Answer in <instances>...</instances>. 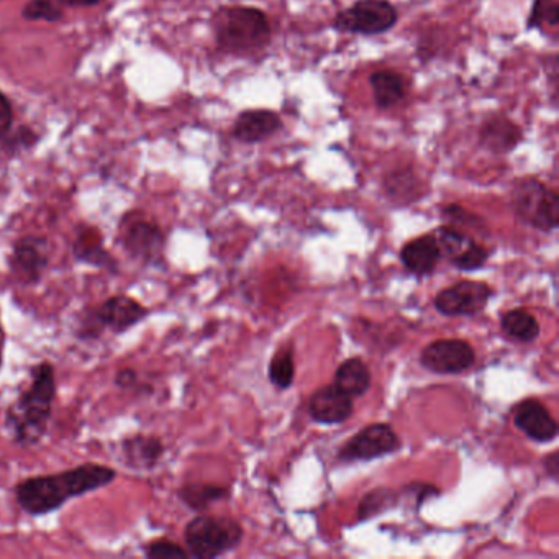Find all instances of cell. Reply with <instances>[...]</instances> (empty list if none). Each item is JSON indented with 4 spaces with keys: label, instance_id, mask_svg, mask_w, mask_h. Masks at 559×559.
Returning a JSON list of instances; mask_svg holds the SVG:
<instances>
[{
    "label": "cell",
    "instance_id": "obj_1",
    "mask_svg": "<svg viewBox=\"0 0 559 559\" xmlns=\"http://www.w3.org/2000/svg\"><path fill=\"white\" fill-rule=\"evenodd\" d=\"M115 478L117 471L110 466L84 463L61 473L22 479L15 486L14 494L23 512L32 517H43L60 510L69 500L109 486Z\"/></svg>",
    "mask_w": 559,
    "mask_h": 559
},
{
    "label": "cell",
    "instance_id": "obj_2",
    "mask_svg": "<svg viewBox=\"0 0 559 559\" xmlns=\"http://www.w3.org/2000/svg\"><path fill=\"white\" fill-rule=\"evenodd\" d=\"M30 376V384L4 414L5 432L23 448L38 445L45 437L56 397L55 368L50 361L33 364Z\"/></svg>",
    "mask_w": 559,
    "mask_h": 559
},
{
    "label": "cell",
    "instance_id": "obj_3",
    "mask_svg": "<svg viewBox=\"0 0 559 559\" xmlns=\"http://www.w3.org/2000/svg\"><path fill=\"white\" fill-rule=\"evenodd\" d=\"M214 33L223 51L245 55L268 45L271 23L268 15L256 7H225L215 15Z\"/></svg>",
    "mask_w": 559,
    "mask_h": 559
},
{
    "label": "cell",
    "instance_id": "obj_4",
    "mask_svg": "<svg viewBox=\"0 0 559 559\" xmlns=\"http://www.w3.org/2000/svg\"><path fill=\"white\" fill-rule=\"evenodd\" d=\"M243 540V528L237 520L200 515L184 528V543L189 556L214 559L230 553Z\"/></svg>",
    "mask_w": 559,
    "mask_h": 559
},
{
    "label": "cell",
    "instance_id": "obj_5",
    "mask_svg": "<svg viewBox=\"0 0 559 559\" xmlns=\"http://www.w3.org/2000/svg\"><path fill=\"white\" fill-rule=\"evenodd\" d=\"M512 207L522 222L541 232H551L559 223V197L535 178H525L512 189Z\"/></svg>",
    "mask_w": 559,
    "mask_h": 559
},
{
    "label": "cell",
    "instance_id": "obj_6",
    "mask_svg": "<svg viewBox=\"0 0 559 559\" xmlns=\"http://www.w3.org/2000/svg\"><path fill=\"white\" fill-rule=\"evenodd\" d=\"M397 22L399 12L389 0H358L341 10L333 20V27L340 32L379 35L396 27Z\"/></svg>",
    "mask_w": 559,
    "mask_h": 559
},
{
    "label": "cell",
    "instance_id": "obj_7",
    "mask_svg": "<svg viewBox=\"0 0 559 559\" xmlns=\"http://www.w3.org/2000/svg\"><path fill=\"white\" fill-rule=\"evenodd\" d=\"M402 441L394 428L387 423H373L346 441L338 451V458L346 463L371 461L392 455L400 450Z\"/></svg>",
    "mask_w": 559,
    "mask_h": 559
},
{
    "label": "cell",
    "instance_id": "obj_8",
    "mask_svg": "<svg viewBox=\"0 0 559 559\" xmlns=\"http://www.w3.org/2000/svg\"><path fill=\"white\" fill-rule=\"evenodd\" d=\"M146 315L148 309L137 299L112 296L94 309L89 322L82 323V327H89L82 335H99L100 330L104 328L112 333H125L130 328L137 327L141 320L146 319Z\"/></svg>",
    "mask_w": 559,
    "mask_h": 559
},
{
    "label": "cell",
    "instance_id": "obj_9",
    "mask_svg": "<svg viewBox=\"0 0 559 559\" xmlns=\"http://www.w3.org/2000/svg\"><path fill=\"white\" fill-rule=\"evenodd\" d=\"M492 297V287L481 281H461L446 287L435 297L438 312L448 317L476 315L486 309Z\"/></svg>",
    "mask_w": 559,
    "mask_h": 559
},
{
    "label": "cell",
    "instance_id": "obj_10",
    "mask_svg": "<svg viewBox=\"0 0 559 559\" xmlns=\"http://www.w3.org/2000/svg\"><path fill=\"white\" fill-rule=\"evenodd\" d=\"M51 248L48 240L38 235L19 238L9 256L10 271L23 284H37L50 264Z\"/></svg>",
    "mask_w": 559,
    "mask_h": 559
},
{
    "label": "cell",
    "instance_id": "obj_11",
    "mask_svg": "<svg viewBox=\"0 0 559 559\" xmlns=\"http://www.w3.org/2000/svg\"><path fill=\"white\" fill-rule=\"evenodd\" d=\"M476 361L473 346L464 340H437L425 346L420 355L423 368L435 374H460Z\"/></svg>",
    "mask_w": 559,
    "mask_h": 559
},
{
    "label": "cell",
    "instance_id": "obj_12",
    "mask_svg": "<svg viewBox=\"0 0 559 559\" xmlns=\"http://www.w3.org/2000/svg\"><path fill=\"white\" fill-rule=\"evenodd\" d=\"M122 246L132 260L145 266H160L164 253V235L156 223L138 220L128 225L123 232Z\"/></svg>",
    "mask_w": 559,
    "mask_h": 559
},
{
    "label": "cell",
    "instance_id": "obj_13",
    "mask_svg": "<svg viewBox=\"0 0 559 559\" xmlns=\"http://www.w3.org/2000/svg\"><path fill=\"white\" fill-rule=\"evenodd\" d=\"M353 397L341 391L335 384L320 387L310 396L309 414L315 422L338 425L353 415Z\"/></svg>",
    "mask_w": 559,
    "mask_h": 559
},
{
    "label": "cell",
    "instance_id": "obj_14",
    "mask_svg": "<svg viewBox=\"0 0 559 559\" xmlns=\"http://www.w3.org/2000/svg\"><path fill=\"white\" fill-rule=\"evenodd\" d=\"M514 423L530 440L538 443H546L558 437V422L537 399L523 400L515 407Z\"/></svg>",
    "mask_w": 559,
    "mask_h": 559
},
{
    "label": "cell",
    "instance_id": "obj_15",
    "mask_svg": "<svg viewBox=\"0 0 559 559\" xmlns=\"http://www.w3.org/2000/svg\"><path fill=\"white\" fill-rule=\"evenodd\" d=\"M281 127V119L273 110L251 109L238 115L232 133L233 137L241 143L253 145V143H260L266 138L273 137Z\"/></svg>",
    "mask_w": 559,
    "mask_h": 559
},
{
    "label": "cell",
    "instance_id": "obj_16",
    "mask_svg": "<svg viewBox=\"0 0 559 559\" xmlns=\"http://www.w3.org/2000/svg\"><path fill=\"white\" fill-rule=\"evenodd\" d=\"M120 450L128 468L138 471L155 469L164 455L163 440L153 435H133L125 438Z\"/></svg>",
    "mask_w": 559,
    "mask_h": 559
},
{
    "label": "cell",
    "instance_id": "obj_17",
    "mask_svg": "<svg viewBox=\"0 0 559 559\" xmlns=\"http://www.w3.org/2000/svg\"><path fill=\"white\" fill-rule=\"evenodd\" d=\"M522 137V128L505 117L487 120L479 130V143L482 148L496 155H505L514 151L522 141Z\"/></svg>",
    "mask_w": 559,
    "mask_h": 559
},
{
    "label": "cell",
    "instance_id": "obj_18",
    "mask_svg": "<svg viewBox=\"0 0 559 559\" xmlns=\"http://www.w3.org/2000/svg\"><path fill=\"white\" fill-rule=\"evenodd\" d=\"M440 260V248L433 235H423L410 240L400 251V261L405 269L415 276L432 274Z\"/></svg>",
    "mask_w": 559,
    "mask_h": 559
},
{
    "label": "cell",
    "instance_id": "obj_19",
    "mask_svg": "<svg viewBox=\"0 0 559 559\" xmlns=\"http://www.w3.org/2000/svg\"><path fill=\"white\" fill-rule=\"evenodd\" d=\"M74 258L79 263L89 264L94 268L115 269L114 256L102 245V235L97 228H82L73 246Z\"/></svg>",
    "mask_w": 559,
    "mask_h": 559
},
{
    "label": "cell",
    "instance_id": "obj_20",
    "mask_svg": "<svg viewBox=\"0 0 559 559\" xmlns=\"http://www.w3.org/2000/svg\"><path fill=\"white\" fill-rule=\"evenodd\" d=\"M369 86L379 109H391L407 94V81L402 74L392 69H379L371 74Z\"/></svg>",
    "mask_w": 559,
    "mask_h": 559
},
{
    "label": "cell",
    "instance_id": "obj_21",
    "mask_svg": "<svg viewBox=\"0 0 559 559\" xmlns=\"http://www.w3.org/2000/svg\"><path fill=\"white\" fill-rule=\"evenodd\" d=\"M333 384L350 397H361L371 389L373 378L368 364L360 358H350L338 366Z\"/></svg>",
    "mask_w": 559,
    "mask_h": 559
},
{
    "label": "cell",
    "instance_id": "obj_22",
    "mask_svg": "<svg viewBox=\"0 0 559 559\" xmlns=\"http://www.w3.org/2000/svg\"><path fill=\"white\" fill-rule=\"evenodd\" d=\"M230 491L227 487L217 486V484H205V482H189L179 487L178 497L182 504L194 510V512H204L215 502L227 499Z\"/></svg>",
    "mask_w": 559,
    "mask_h": 559
},
{
    "label": "cell",
    "instance_id": "obj_23",
    "mask_svg": "<svg viewBox=\"0 0 559 559\" xmlns=\"http://www.w3.org/2000/svg\"><path fill=\"white\" fill-rule=\"evenodd\" d=\"M502 330L514 340L532 343L540 337V323L525 309H514L502 317Z\"/></svg>",
    "mask_w": 559,
    "mask_h": 559
},
{
    "label": "cell",
    "instance_id": "obj_24",
    "mask_svg": "<svg viewBox=\"0 0 559 559\" xmlns=\"http://www.w3.org/2000/svg\"><path fill=\"white\" fill-rule=\"evenodd\" d=\"M432 235L437 240L441 258H446L451 263L456 258H460L464 251L468 250L469 246L474 243L473 238L469 237L468 233L461 232L460 228H456L455 225H445V227L437 228Z\"/></svg>",
    "mask_w": 559,
    "mask_h": 559
},
{
    "label": "cell",
    "instance_id": "obj_25",
    "mask_svg": "<svg viewBox=\"0 0 559 559\" xmlns=\"http://www.w3.org/2000/svg\"><path fill=\"white\" fill-rule=\"evenodd\" d=\"M397 504V492L387 487H379L368 492L360 502L358 517L360 520L371 519L374 515L381 514L384 510L391 509Z\"/></svg>",
    "mask_w": 559,
    "mask_h": 559
},
{
    "label": "cell",
    "instance_id": "obj_26",
    "mask_svg": "<svg viewBox=\"0 0 559 559\" xmlns=\"http://www.w3.org/2000/svg\"><path fill=\"white\" fill-rule=\"evenodd\" d=\"M269 381L279 389H287L292 386L296 376V364H294V353L292 350H281L269 363Z\"/></svg>",
    "mask_w": 559,
    "mask_h": 559
},
{
    "label": "cell",
    "instance_id": "obj_27",
    "mask_svg": "<svg viewBox=\"0 0 559 559\" xmlns=\"http://www.w3.org/2000/svg\"><path fill=\"white\" fill-rule=\"evenodd\" d=\"M559 25V5L556 0H535L528 17V28L556 30Z\"/></svg>",
    "mask_w": 559,
    "mask_h": 559
},
{
    "label": "cell",
    "instance_id": "obj_28",
    "mask_svg": "<svg viewBox=\"0 0 559 559\" xmlns=\"http://www.w3.org/2000/svg\"><path fill=\"white\" fill-rule=\"evenodd\" d=\"M143 553L146 558L150 559H184L189 556L187 550H184L181 545L174 543V541L166 540H153L143 546Z\"/></svg>",
    "mask_w": 559,
    "mask_h": 559
},
{
    "label": "cell",
    "instance_id": "obj_29",
    "mask_svg": "<svg viewBox=\"0 0 559 559\" xmlns=\"http://www.w3.org/2000/svg\"><path fill=\"white\" fill-rule=\"evenodd\" d=\"M487 258H489V253H487L486 248L474 241L473 245L469 246L460 258L453 261V264L456 268L463 269V271H476L487 263Z\"/></svg>",
    "mask_w": 559,
    "mask_h": 559
},
{
    "label": "cell",
    "instance_id": "obj_30",
    "mask_svg": "<svg viewBox=\"0 0 559 559\" xmlns=\"http://www.w3.org/2000/svg\"><path fill=\"white\" fill-rule=\"evenodd\" d=\"M23 15L28 20H48V22H51V20L60 19L61 12L48 0H33L32 4H28L23 9Z\"/></svg>",
    "mask_w": 559,
    "mask_h": 559
},
{
    "label": "cell",
    "instance_id": "obj_31",
    "mask_svg": "<svg viewBox=\"0 0 559 559\" xmlns=\"http://www.w3.org/2000/svg\"><path fill=\"white\" fill-rule=\"evenodd\" d=\"M115 386L123 391H128V389H135L138 384V373L132 368L120 369L119 373L115 374Z\"/></svg>",
    "mask_w": 559,
    "mask_h": 559
},
{
    "label": "cell",
    "instance_id": "obj_32",
    "mask_svg": "<svg viewBox=\"0 0 559 559\" xmlns=\"http://www.w3.org/2000/svg\"><path fill=\"white\" fill-rule=\"evenodd\" d=\"M10 123H12V109L9 100L0 94V135H4L9 130Z\"/></svg>",
    "mask_w": 559,
    "mask_h": 559
},
{
    "label": "cell",
    "instance_id": "obj_33",
    "mask_svg": "<svg viewBox=\"0 0 559 559\" xmlns=\"http://www.w3.org/2000/svg\"><path fill=\"white\" fill-rule=\"evenodd\" d=\"M546 473L550 474L551 478H558L559 471V455L558 453H551L550 456H546L545 460Z\"/></svg>",
    "mask_w": 559,
    "mask_h": 559
},
{
    "label": "cell",
    "instance_id": "obj_34",
    "mask_svg": "<svg viewBox=\"0 0 559 559\" xmlns=\"http://www.w3.org/2000/svg\"><path fill=\"white\" fill-rule=\"evenodd\" d=\"M64 2H68L69 5H82V7L99 4V0H64Z\"/></svg>",
    "mask_w": 559,
    "mask_h": 559
},
{
    "label": "cell",
    "instance_id": "obj_35",
    "mask_svg": "<svg viewBox=\"0 0 559 559\" xmlns=\"http://www.w3.org/2000/svg\"><path fill=\"white\" fill-rule=\"evenodd\" d=\"M0 369H2V353H0Z\"/></svg>",
    "mask_w": 559,
    "mask_h": 559
}]
</instances>
